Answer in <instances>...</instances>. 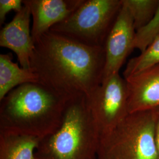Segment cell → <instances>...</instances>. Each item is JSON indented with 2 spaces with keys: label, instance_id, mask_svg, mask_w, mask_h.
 Here are the masks:
<instances>
[{
  "label": "cell",
  "instance_id": "cell-1",
  "mask_svg": "<svg viewBox=\"0 0 159 159\" xmlns=\"http://www.w3.org/2000/svg\"><path fill=\"white\" fill-rule=\"evenodd\" d=\"M30 68L39 83L70 100L88 98L102 83L104 47L83 44L49 31L35 42Z\"/></svg>",
  "mask_w": 159,
  "mask_h": 159
},
{
  "label": "cell",
  "instance_id": "cell-2",
  "mask_svg": "<svg viewBox=\"0 0 159 159\" xmlns=\"http://www.w3.org/2000/svg\"><path fill=\"white\" fill-rule=\"evenodd\" d=\"M68 102L39 83L20 85L0 101V131L43 139L59 128Z\"/></svg>",
  "mask_w": 159,
  "mask_h": 159
},
{
  "label": "cell",
  "instance_id": "cell-3",
  "mask_svg": "<svg viewBox=\"0 0 159 159\" xmlns=\"http://www.w3.org/2000/svg\"><path fill=\"white\" fill-rule=\"evenodd\" d=\"M100 137L85 97L70 100L59 128L41 139L35 159H97Z\"/></svg>",
  "mask_w": 159,
  "mask_h": 159
},
{
  "label": "cell",
  "instance_id": "cell-4",
  "mask_svg": "<svg viewBox=\"0 0 159 159\" xmlns=\"http://www.w3.org/2000/svg\"><path fill=\"white\" fill-rule=\"evenodd\" d=\"M159 108L128 114L100 137L97 159H158L155 140Z\"/></svg>",
  "mask_w": 159,
  "mask_h": 159
},
{
  "label": "cell",
  "instance_id": "cell-5",
  "mask_svg": "<svg viewBox=\"0 0 159 159\" xmlns=\"http://www.w3.org/2000/svg\"><path fill=\"white\" fill-rule=\"evenodd\" d=\"M122 6V0H83L50 31L88 46L104 47Z\"/></svg>",
  "mask_w": 159,
  "mask_h": 159
},
{
  "label": "cell",
  "instance_id": "cell-6",
  "mask_svg": "<svg viewBox=\"0 0 159 159\" xmlns=\"http://www.w3.org/2000/svg\"><path fill=\"white\" fill-rule=\"evenodd\" d=\"M86 100L101 136L112 130L129 114L127 83L120 74L103 80Z\"/></svg>",
  "mask_w": 159,
  "mask_h": 159
},
{
  "label": "cell",
  "instance_id": "cell-7",
  "mask_svg": "<svg viewBox=\"0 0 159 159\" xmlns=\"http://www.w3.org/2000/svg\"><path fill=\"white\" fill-rule=\"evenodd\" d=\"M135 34L136 30L130 13L123 4L104 44L106 62L103 80L119 74L120 70L127 57L134 49Z\"/></svg>",
  "mask_w": 159,
  "mask_h": 159
},
{
  "label": "cell",
  "instance_id": "cell-8",
  "mask_svg": "<svg viewBox=\"0 0 159 159\" xmlns=\"http://www.w3.org/2000/svg\"><path fill=\"white\" fill-rule=\"evenodd\" d=\"M23 3L22 10L1 29L0 46L11 50L16 54L21 67L31 69L30 61L35 44L30 29V10L24 1Z\"/></svg>",
  "mask_w": 159,
  "mask_h": 159
},
{
  "label": "cell",
  "instance_id": "cell-9",
  "mask_svg": "<svg viewBox=\"0 0 159 159\" xmlns=\"http://www.w3.org/2000/svg\"><path fill=\"white\" fill-rule=\"evenodd\" d=\"M83 0H25L33 18L31 35L34 43L52 27L69 17Z\"/></svg>",
  "mask_w": 159,
  "mask_h": 159
},
{
  "label": "cell",
  "instance_id": "cell-10",
  "mask_svg": "<svg viewBox=\"0 0 159 159\" xmlns=\"http://www.w3.org/2000/svg\"><path fill=\"white\" fill-rule=\"evenodd\" d=\"M125 80L129 114L159 108V64Z\"/></svg>",
  "mask_w": 159,
  "mask_h": 159
},
{
  "label": "cell",
  "instance_id": "cell-11",
  "mask_svg": "<svg viewBox=\"0 0 159 159\" xmlns=\"http://www.w3.org/2000/svg\"><path fill=\"white\" fill-rule=\"evenodd\" d=\"M41 139L26 134L0 131V159H35Z\"/></svg>",
  "mask_w": 159,
  "mask_h": 159
},
{
  "label": "cell",
  "instance_id": "cell-12",
  "mask_svg": "<svg viewBox=\"0 0 159 159\" xmlns=\"http://www.w3.org/2000/svg\"><path fill=\"white\" fill-rule=\"evenodd\" d=\"M39 82L37 75L31 69L20 67L10 54L0 55V101L20 85Z\"/></svg>",
  "mask_w": 159,
  "mask_h": 159
},
{
  "label": "cell",
  "instance_id": "cell-13",
  "mask_svg": "<svg viewBox=\"0 0 159 159\" xmlns=\"http://www.w3.org/2000/svg\"><path fill=\"white\" fill-rule=\"evenodd\" d=\"M130 12L136 31L142 29L154 17L159 7V0H123Z\"/></svg>",
  "mask_w": 159,
  "mask_h": 159
},
{
  "label": "cell",
  "instance_id": "cell-14",
  "mask_svg": "<svg viewBox=\"0 0 159 159\" xmlns=\"http://www.w3.org/2000/svg\"><path fill=\"white\" fill-rule=\"evenodd\" d=\"M159 64V37L137 57L130 59L123 71L125 79Z\"/></svg>",
  "mask_w": 159,
  "mask_h": 159
},
{
  "label": "cell",
  "instance_id": "cell-15",
  "mask_svg": "<svg viewBox=\"0 0 159 159\" xmlns=\"http://www.w3.org/2000/svg\"><path fill=\"white\" fill-rule=\"evenodd\" d=\"M159 37V7L154 17L142 29L136 31L133 48L142 52Z\"/></svg>",
  "mask_w": 159,
  "mask_h": 159
},
{
  "label": "cell",
  "instance_id": "cell-16",
  "mask_svg": "<svg viewBox=\"0 0 159 159\" xmlns=\"http://www.w3.org/2000/svg\"><path fill=\"white\" fill-rule=\"evenodd\" d=\"M24 6L22 0H0V24L4 23L7 14L11 11H20Z\"/></svg>",
  "mask_w": 159,
  "mask_h": 159
},
{
  "label": "cell",
  "instance_id": "cell-17",
  "mask_svg": "<svg viewBox=\"0 0 159 159\" xmlns=\"http://www.w3.org/2000/svg\"><path fill=\"white\" fill-rule=\"evenodd\" d=\"M155 140H156V145L157 152V157L159 159V108L158 111V117L156 123V133H155Z\"/></svg>",
  "mask_w": 159,
  "mask_h": 159
}]
</instances>
